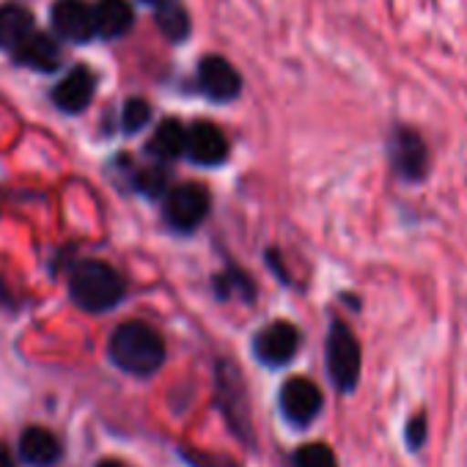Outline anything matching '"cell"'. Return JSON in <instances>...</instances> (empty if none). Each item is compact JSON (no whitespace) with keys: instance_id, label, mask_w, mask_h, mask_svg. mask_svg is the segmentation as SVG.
I'll list each match as a JSON object with an SVG mask.
<instances>
[{"instance_id":"obj_6","label":"cell","mask_w":467,"mask_h":467,"mask_svg":"<svg viewBox=\"0 0 467 467\" xmlns=\"http://www.w3.org/2000/svg\"><path fill=\"white\" fill-rule=\"evenodd\" d=\"M319 410H322V390L311 379L295 377L281 388V412L295 426L311 423L319 415Z\"/></svg>"},{"instance_id":"obj_17","label":"cell","mask_w":467,"mask_h":467,"mask_svg":"<svg viewBox=\"0 0 467 467\" xmlns=\"http://www.w3.org/2000/svg\"><path fill=\"white\" fill-rule=\"evenodd\" d=\"M157 26L168 39L179 42L190 31V17H187V12L179 0H160L157 4Z\"/></svg>"},{"instance_id":"obj_20","label":"cell","mask_w":467,"mask_h":467,"mask_svg":"<svg viewBox=\"0 0 467 467\" xmlns=\"http://www.w3.org/2000/svg\"><path fill=\"white\" fill-rule=\"evenodd\" d=\"M149 119H151V108H149V102L146 99H127V105H124V113H121V127H124V132H138V130H143L146 124H149Z\"/></svg>"},{"instance_id":"obj_15","label":"cell","mask_w":467,"mask_h":467,"mask_svg":"<svg viewBox=\"0 0 467 467\" xmlns=\"http://www.w3.org/2000/svg\"><path fill=\"white\" fill-rule=\"evenodd\" d=\"M31 34H34V17L28 9L17 4L0 6V47L15 53Z\"/></svg>"},{"instance_id":"obj_5","label":"cell","mask_w":467,"mask_h":467,"mask_svg":"<svg viewBox=\"0 0 467 467\" xmlns=\"http://www.w3.org/2000/svg\"><path fill=\"white\" fill-rule=\"evenodd\" d=\"M300 349V333L295 325L289 322H273L267 327L259 330L256 341H254V352L265 366H286Z\"/></svg>"},{"instance_id":"obj_13","label":"cell","mask_w":467,"mask_h":467,"mask_svg":"<svg viewBox=\"0 0 467 467\" xmlns=\"http://www.w3.org/2000/svg\"><path fill=\"white\" fill-rule=\"evenodd\" d=\"M132 6L127 0H99L94 6V26L97 34L105 39H119L132 28Z\"/></svg>"},{"instance_id":"obj_14","label":"cell","mask_w":467,"mask_h":467,"mask_svg":"<svg viewBox=\"0 0 467 467\" xmlns=\"http://www.w3.org/2000/svg\"><path fill=\"white\" fill-rule=\"evenodd\" d=\"M20 453L34 467H50L61 456V445L53 431H47L42 426H31L20 437Z\"/></svg>"},{"instance_id":"obj_4","label":"cell","mask_w":467,"mask_h":467,"mask_svg":"<svg viewBox=\"0 0 467 467\" xmlns=\"http://www.w3.org/2000/svg\"><path fill=\"white\" fill-rule=\"evenodd\" d=\"M209 214V192L201 184H179L165 195V220L176 231H195Z\"/></svg>"},{"instance_id":"obj_8","label":"cell","mask_w":467,"mask_h":467,"mask_svg":"<svg viewBox=\"0 0 467 467\" xmlns=\"http://www.w3.org/2000/svg\"><path fill=\"white\" fill-rule=\"evenodd\" d=\"M198 83H201V91L214 99V102H228L240 94L243 88V80H240V72L234 69L225 58L220 56H206L198 67Z\"/></svg>"},{"instance_id":"obj_11","label":"cell","mask_w":467,"mask_h":467,"mask_svg":"<svg viewBox=\"0 0 467 467\" xmlns=\"http://www.w3.org/2000/svg\"><path fill=\"white\" fill-rule=\"evenodd\" d=\"M97 91V75L88 67H75L56 88H53V102L64 113H80L88 108Z\"/></svg>"},{"instance_id":"obj_16","label":"cell","mask_w":467,"mask_h":467,"mask_svg":"<svg viewBox=\"0 0 467 467\" xmlns=\"http://www.w3.org/2000/svg\"><path fill=\"white\" fill-rule=\"evenodd\" d=\"M187 151V130L176 119H165L149 140V154L157 160H176Z\"/></svg>"},{"instance_id":"obj_26","label":"cell","mask_w":467,"mask_h":467,"mask_svg":"<svg viewBox=\"0 0 467 467\" xmlns=\"http://www.w3.org/2000/svg\"><path fill=\"white\" fill-rule=\"evenodd\" d=\"M149 4H160V0H149Z\"/></svg>"},{"instance_id":"obj_22","label":"cell","mask_w":467,"mask_h":467,"mask_svg":"<svg viewBox=\"0 0 467 467\" xmlns=\"http://www.w3.org/2000/svg\"><path fill=\"white\" fill-rule=\"evenodd\" d=\"M182 456L187 459L190 467H237V462L220 456V453H209V451H195V448H182Z\"/></svg>"},{"instance_id":"obj_25","label":"cell","mask_w":467,"mask_h":467,"mask_svg":"<svg viewBox=\"0 0 467 467\" xmlns=\"http://www.w3.org/2000/svg\"><path fill=\"white\" fill-rule=\"evenodd\" d=\"M97 467H124L121 462H116V459H105V462H99Z\"/></svg>"},{"instance_id":"obj_2","label":"cell","mask_w":467,"mask_h":467,"mask_svg":"<svg viewBox=\"0 0 467 467\" xmlns=\"http://www.w3.org/2000/svg\"><path fill=\"white\" fill-rule=\"evenodd\" d=\"M124 278L105 262H83L75 267L69 278V295L72 300L88 311V314H102L116 308L124 300Z\"/></svg>"},{"instance_id":"obj_12","label":"cell","mask_w":467,"mask_h":467,"mask_svg":"<svg viewBox=\"0 0 467 467\" xmlns=\"http://www.w3.org/2000/svg\"><path fill=\"white\" fill-rule=\"evenodd\" d=\"M15 61L36 69V72H56L61 67V47L53 36L34 31L17 50H15Z\"/></svg>"},{"instance_id":"obj_10","label":"cell","mask_w":467,"mask_h":467,"mask_svg":"<svg viewBox=\"0 0 467 467\" xmlns=\"http://www.w3.org/2000/svg\"><path fill=\"white\" fill-rule=\"evenodd\" d=\"M198 165H220L228 157V140L212 121H195L187 130V151Z\"/></svg>"},{"instance_id":"obj_1","label":"cell","mask_w":467,"mask_h":467,"mask_svg":"<svg viewBox=\"0 0 467 467\" xmlns=\"http://www.w3.org/2000/svg\"><path fill=\"white\" fill-rule=\"evenodd\" d=\"M110 360L135 377H149L165 363V341L146 322H124L110 336Z\"/></svg>"},{"instance_id":"obj_21","label":"cell","mask_w":467,"mask_h":467,"mask_svg":"<svg viewBox=\"0 0 467 467\" xmlns=\"http://www.w3.org/2000/svg\"><path fill=\"white\" fill-rule=\"evenodd\" d=\"M135 187L149 198H160L168 187V176L160 168H143L135 173Z\"/></svg>"},{"instance_id":"obj_9","label":"cell","mask_w":467,"mask_h":467,"mask_svg":"<svg viewBox=\"0 0 467 467\" xmlns=\"http://www.w3.org/2000/svg\"><path fill=\"white\" fill-rule=\"evenodd\" d=\"M53 28L69 42H88L97 34L94 9L86 0H56L53 4Z\"/></svg>"},{"instance_id":"obj_3","label":"cell","mask_w":467,"mask_h":467,"mask_svg":"<svg viewBox=\"0 0 467 467\" xmlns=\"http://www.w3.org/2000/svg\"><path fill=\"white\" fill-rule=\"evenodd\" d=\"M327 374L344 393L355 390L360 377V344L341 319H336L327 333Z\"/></svg>"},{"instance_id":"obj_24","label":"cell","mask_w":467,"mask_h":467,"mask_svg":"<svg viewBox=\"0 0 467 467\" xmlns=\"http://www.w3.org/2000/svg\"><path fill=\"white\" fill-rule=\"evenodd\" d=\"M0 467H17L6 445H0Z\"/></svg>"},{"instance_id":"obj_19","label":"cell","mask_w":467,"mask_h":467,"mask_svg":"<svg viewBox=\"0 0 467 467\" xmlns=\"http://www.w3.org/2000/svg\"><path fill=\"white\" fill-rule=\"evenodd\" d=\"M214 286H217V295L220 297H231V295H237V297H254V281L245 275V273H240V270H228V273H223L217 281H214Z\"/></svg>"},{"instance_id":"obj_23","label":"cell","mask_w":467,"mask_h":467,"mask_svg":"<svg viewBox=\"0 0 467 467\" xmlns=\"http://www.w3.org/2000/svg\"><path fill=\"white\" fill-rule=\"evenodd\" d=\"M426 440V418L423 415H412V420L407 423V445L412 451H418Z\"/></svg>"},{"instance_id":"obj_18","label":"cell","mask_w":467,"mask_h":467,"mask_svg":"<svg viewBox=\"0 0 467 467\" xmlns=\"http://www.w3.org/2000/svg\"><path fill=\"white\" fill-rule=\"evenodd\" d=\"M295 467H338V459L325 442H308L295 451Z\"/></svg>"},{"instance_id":"obj_7","label":"cell","mask_w":467,"mask_h":467,"mask_svg":"<svg viewBox=\"0 0 467 467\" xmlns=\"http://www.w3.org/2000/svg\"><path fill=\"white\" fill-rule=\"evenodd\" d=\"M390 160H393V168L401 179H407V182L423 179L426 162H429L423 138L412 130L399 127L390 138Z\"/></svg>"}]
</instances>
